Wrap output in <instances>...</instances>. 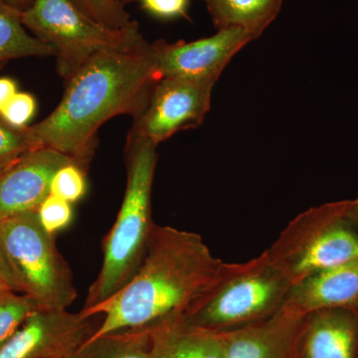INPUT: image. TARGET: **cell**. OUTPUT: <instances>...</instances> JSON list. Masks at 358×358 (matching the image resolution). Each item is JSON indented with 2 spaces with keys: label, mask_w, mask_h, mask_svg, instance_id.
Here are the masks:
<instances>
[{
  "label": "cell",
  "mask_w": 358,
  "mask_h": 358,
  "mask_svg": "<svg viewBox=\"0 0 358 358\" xmlns=\"http://www.w3.org/2000/svg\"><path fill=\"white\" fill-rule=\"evenodd\" d=\"M36 112V101L31 94L17 92L3 110L0 112V117L14 127L22 129L27 127L28 122Z\"/></svg>",
  "instance_id": "24"
},
{
  "label": "cell",
  "mask_w": 358,
  "mask_h": 358,
  "mask_svg": "<svg viewBox=\"0 0 358 358\" xmlns=\"http://www.w3.org/2000/svg\"><path fill=\"white\" fill-rule=\"evenodd\" d=\"M21 20L35 38L55 50L58 73L66 81L96 54L131 51L147 42L138 23L113 29L90 18L72 0H35Z\"/></svg>",
  "instance_id": "5"
},
{
  "label": "cell",
  "mask_w": 358,
  "mask_h": 358,
  "mask_svg": "<svg viewBox=\"0 0 358 358\" xmlns=\"http://www.w3.org/2000/svg\"><path fill=\"white\" fill-rule=\"evenodd\" d=\"M348 215L353 225L358 229V199L348 201Z\"/></svg>",
  "instance_id": "29"
},
{
  "label": "cell",
  "mask_w": 358,
  "mask_h": 358,
  "mask_svg": "<svg viewBox=\"0 0 358 358\" xmlns=\"http://www.w3.org/2000/svg\"><path fill=\"white\" fill-rule=\"evenodd\" d=\"M36 213L42 227L52 235L66 229L73 220L72 203L53 194L43 200Z\"/></svg>",
  "instance_id": "23"
},
{
  "label": "cell",
  "mask_w": 358,
  "mask_h": 358,
  "mask_svg": "<svg viewBox=\"0 0 358 358\" xmlns=\"http://www.w3.org/2000/svg\"><path fill=\"white\" fill-rule=\"evenodd\" d=\"M236 265L213 256L199 234L154 223L143 262L128 284L100 305L80 312L85 319L103 315L88 339L186 319Z\"/></svg>",
  "instance_id": "1"
},
{
  "label": "cell",
  "mask_w": 358,
  "mask_h": 358,
  "mask_svg": "<svg viewBox=\"0 0 358 358\" xmlns=\"http://www.w3.org/2000/svg\"><path fill=\"white\" fill-rule=\"evenodd\" d=\"M0 243L20 293L31 296L41 310H67L74 303L72 270L36 212L0 221Z\"/></svg>",
  "instance_id": "6"
},
{
  "label": "cell",
  "mask_w": 358,
  "mask_h": 358,
  "mask_svg": "<svg viewBox=\"0 0 358 358\" xmlns=\"http://www.w3.org/2000/svg\"><path fill=\"white\" fill-rule=\"evenodd\" d=\"M358 313L322 310L308 313L301 334V358H355Z\"/></svg>",
  "instance_id": "15"
},
{
  "label": "cell",
  "mask_w": 358,
  "mask_h": 358,
  "mask_svg": "<svg viewBox=\"0 0 358 358\" xmlns=\"http://www.w3.org/2000/svg\"><path fill=\"white\" fill-rule=\"evenodd\" d=\"M348 201L313 207L289 223L270 248V262L296 285L306 278L358 259V229Z\"/></svg>",
  "instance_id": "4"
},
{
  "label": "cell",
  "mask_w": 358,
  "mask_h": 358,
  "mask_svg": "<svg viewBox=\"0 0 358 358\" xmlns=\"http://www.w3.org/2000/svg\"><path fill=\"white\" fill-rule=\"evenodd\" d=\"M217 30L239 27L257 38L279 15L282 0H203Z\"/></svg>",
  "instance_id": "16"
},
{
  "label": "cell",
  "mask_w": 358,
  "mask_h": 358,
  "mask_svg": "<svg viewBox=\"0 0 358 358\" xmlns=\"http://www.w3.org/2000/svg\"><path fill=\"white\" fill-rule=\"evenodd\" d=\"M93 333L80 313L39 310L0 348V358H67Z\"/></svg>",
  "instance_id": "10"
},
{
  "label": "cell",
  "mask_w": 358,
  "mask_h": 358,
  "mask_svg": "<svg viewBox=\"0 0 358 358\" xmlns=\"http://www.w3.org/2000/svg\"><path fill=\"white\" fill-rule=\"evenodd\" d=\"M213 83L181 78H162L155 85L147 108L134 119L131 138L159 145L173 134L199 128L211 106Z\"/></svg>",
  "instance_id": "8"
},
{
  "label": "cell",
  "mask_w": 358,
  "mask_h": 358,
  "mask_svg": "<svg viewBox=\"0 0 358 358\" xmlns=\"http://www.w3.org/2000/svg\"><path fill=\"white\" fill-rule=\"evenodd\" d=\"M255 39V35L242 28L230 27L192 42L157 40L152 44L157 74L159 79L181 78L215 84L231 59Z\"/></svg>",
  "instance_id": "9"
},
{
  "label": "cell",
  "mask_w": 358,
  "mask_h": 358,
  "mask_svg": "<svg viewBox=\"0 0 358 358\" xmlns=\"http://www.w3.org/2000/svg\"><path fill=\"white\" fill-rule=\"evenodd\" d=\"M39 310L38 303L26 294L11 291L0 298V348Z\"/></svg>",
  "instance_id": "19"
},
{
  "label": "cell",
  "mask_w": 358,
  "mask_h": 358,
  "mask_svg": "<svg viewBox=\"0 0 358 358\" xmlns=\"http://www.w3.org/2000/svg\"><path fill=\"white\" fill-rule=\"evenodd\" d=\"M293 285L266 254L237 264L207 300L186 320L229 333L268 319L286 303Z\"/></svg>",
  "instance_id": "7"
},
{
  "label": "cell",
  "mask_w": 358,
  "mask_h": 358,
  "mask_svg": "<svg viewBox=\"0 0 358 358\" xmlns=\"http://www.w3.org/2000/svg\"><path fill=\"white\" fill-rule=\"evenodd\" d=\"M43 148L33 136L29 127L18 129L0 117V173L30 150Z\"/></svg>",
  "instance_id": "20"
},
{
  "label": "cell",
  "mask_w": 358,
  "mask_h": 358,
  "mask_svg": "<svg viewBox=\"0 0 358 358\" xmlns=\"http://www.w3.org/2000/svg\"><path fill=\"white\" fill-rule=\"evenodd\" d=\"M159 81L152 44L101 52L68 80L57 108L30 131L42 147L67 155L86 169L95 155L99 129L115 115L138 117Z\"/></svg>",
  "instance_id": "2"
},
{
  "label": "cell",
  "mask_w": 358,
  "mask_h": 358,
  "mask_svg": "<svg viewBox=\"0 0 358 358\" xmlns=\"http://www.w3.org/2000/svg\"><path fill=\"white\" fill-rule=\"evenodd\" d=\"M74 162L50 148L30 150L0 173V221L36 212L59 169Z\"/></svg>",
  "instance_id": "11"
},
{
  "label": "cell",
  "mask_w": 358,
  "mask_h": 358,
  "mask_svg": "<svg viewBox=\"0 0 358 358\" xmlns=\"http://www.w3.org/2000/svg\"><path fill=\"white\" fill-rule=\"evenodd\" d=\"M0 282L6 284L7 287H9L13 291L20 293V287H18L17 282H16L15 278H14L10 266L7 262L1 243H0Z\"/></svg>",
  "instance_id": "26"
},
{
  "label": "cell",
  "mask_w": 358,
  "mask_h": 358,
  "mask_svg": "<svg viewBox=\"0 0 358 358\" xmlns=\"http://www.w3.org/2000/svg\"><path fill=\"white\" fill-rule=\"evenodd\" d=\"M17 84L11 78H0V112L17 93Z\"/></svg>",
  "instance_id": "27"
},
{
  "label": "cell",
  "mask_w": 358,
  "mask_h": 358,
  "mask_svg": "<svg viewBox=\"0 0 358 358\" xmlns=\"http://www.w3.org/2000/svg\"><path fill=\"white\" fill-rule=\"evenodd\" d=\"M148 329L115 331L88 339L67 358H148Z\"/></svg>",
  "instance_id": "18"
},
{
  "label": "cell",
  "mask_w": 358,
  "mask_h": 358,
  "mask_svg": "<svg viewBox=\"0 0 358 358\" xmlns=\"http://www.w3.org/2000/svg\"><path fill=\"white\" fill-rule=\"evenodd\" d=\"M306 317L282 308L268 319L229 331L226 358H298Z\"/></svg>",
  "instance_id": "12"
},
{
  "label": "cell",
  "mask_w": 358,
  "mask_h": 358,
  "mask_svg": "<svg viewBox=\"0 0 358 358\" xmlns=\"http://www.w3.org/2000/svg\"><path fill=\"white\" fill-rule=\"evenodd\" d=\"M120 2L122 4V6H126L127 4L129 3V2L134 1V0H119Z\"/></svg>",
  "instance_id": "31"
},
{
  "label": "cell",
  "mask_w": 358,
  "mask_h": 358,
  "mask_svg": "<svg viewBox=\"0 0 358 358\" xmlns=\"http://www.w3.org/2000/svg\"><path fill=\"white\" fill-rule=\"evenodd\" d=\"M50 45L28 32L21 13L0 1V66L13 59L55 56Z\"/></svg>",
  "instance_id": "17"
},
{
  "label": "cell",
  "mask_w": 358,
  "mask_h": 358,
  "mask_svg": "<svg viewBox=\"0 0 358 358\" xmlns=\"http://www.w3.org/2000/svg\"><path fill=\"white\" fill-rule=\"evenodd\" d=\"M0 1L3 2L7 6L11 7V8L15 9V10L22 13L23 11L29 8V7L34 3L35 0H0Z\"/></svg>",
  "instance_id": "28"
},
{
  "label": "cell",
  "mask_w": 358,
  "mask_h": 358,
  "mask_svg": "<svg viewBox=\"0 0 358 358\" xmlns=\"http://www.w3.org/2000/svg\"><path fill=\"white\" fill-rule=\"evenodd\" d=\"M11 291H13V289H11L10 288H9V287H7L6 284H3V282H0V298H2V296H4V294H6L7 293H9V292Z\"/></svg>",
  "instance_id": "30"
},
{
  "label": "cell",
  "mask_w": 358,
  "mask_h": 358,
  "mask_svg": "<svg viewBox=\"0 0 358 358\" xmlns=\"http://www.w3.org/2000/svg\"><path fill=\"white\" fill-rule=\"evenodd\" d=\"M157 145L128 136L126 147L127 187L115 224L103 243L100 273L90 287L81 310L100 305L124 288L140 268L154 221L152 183Z\"/></svg>",
  "instance_id": "3"
},
{
  "label": "cell",
  "mask_w": 358,
  "mask_h": 358,
  "mask_svg": "<svg viewBox=\"0 0 358 358\" xmlns=\"http://www.w3.org/2000/svg\"><path fill=\"white\" fill-rule=\"evenodd\" d=\"M87 192L86 169L72 162L61 167L52 179L50 194L76 203Z\"/></svg>",
  "instance_id": "22"
},
{
  "label": "cell",
  "mask_w": 358,
  "mask_h": 358,
  "mask_svg": "<svg viewBox=\"0 0 358 358\" xmlns=\"http://www.w3.org/2000/svg\"><path fill=\"white\" fill-rule=\"evenodd\" d=\"M148 358H226L229 333L176 319L148 327Z\"/></svg>",
  "instance_id": "14"
},
{
  "label": "cell",
  "mask_w": 358,
  "mask_h": 358,
  "mask_svg": "<svg viewBox=\"0 0 358 358\" xmlns=\"http://www.w3.org/2000/svg\"><path fill=\"white\" fill-rule=\"evenodd\" d=\"M282 308L301 315L322 310L358 313V259L322 271L294 285Z\"/></svg>",
  "instance_id": "13"
},
{
  "label": "cell",
  "mask_w": 358,
  "mask_h": 358,
  "mask_svg": "<svg viewBox=\"0 0 358 358\" xmlns=\"http://www.w3.org/2000/svg\"><path fill=\"white\" fill-rule=\"evenodd\" d=\"M141 8L162 20L186 17L190 0H140Z\"/></svg>",
  "instance_id": "25"
},
{
  "label": "cell",
  "mask_w": 358,
  "mask_h": 358,
  "mask_svg": "<svg viewBox=\"0 0 358 358\" xmlns=\"http://www.w3.org/2000/svg\"><path fill=\"white\" fill-rule=\"evenodd\" d=\"M72 1L90 18L113 29L129 27L136 22L131 20V16L127 13L126 6H122L119 0H72Z\"/></svg>",
  "instance_id": "21"
}]
</instances>
